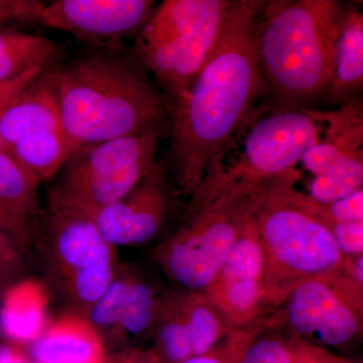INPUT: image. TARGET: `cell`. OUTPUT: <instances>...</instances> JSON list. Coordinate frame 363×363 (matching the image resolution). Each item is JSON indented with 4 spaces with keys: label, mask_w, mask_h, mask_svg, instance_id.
<instances>
[{
    "label": "cell",
    "mask_w": 363,
    "mask_h": 363,
    "mask_svg": "<svg viewBox=\"0 0 363 363\" xmlns=\"http://www.w3.org/2000/svg\"><path fill=\"white\" fill-rule=\"evenodd\" d=\"M260 0H233L213 52L171 105L166 157L174 184L191 198L264 93L257 54Z\"/></svg>",
    "instance_id": "1"
},
{
    "label": "cell",
    "mask_w": 363,
    "mask_h": 363,
    "mask_svg": "<svg viewBox=\"0 0 363 363\" xmlns=\"http://www.w3.org/2000/svg\"><path fill=\"white\" fill-rule=\"evenodd\" d=\"M62 128L76 147L124 136L169 135V104L123 43L86 45L52 71Z\"/></svg>",
    "instance_id": "2"
},
{
    "label": "cell",
    "mask_w": 363,
    "mask_h": 363,
    "mask_svg": "<svg viewBox=\"0 0 363 363\" xmlns=\"http://www.w3.org/2000/svg\"><path fill=\"white\" fill-rule=\"evenodd\" d=\"M342 2L262 1L257 54L272 109L303 108L326 96L335 73Z\"/></svg>",
    "instance_id": "3"
},
{
    "label": "cell",
    "mask_w": 363,
    "mask_h": 363,
    "mask_svg": "<svg viewBox=\"0 0 363 363\" xmlns=\"http://www.w3.org/2000/svg\"><path fill=\"white\" fill-rule=\"evenodd\" d=\"M267 185L230 178L223 162L212 167L178 225L155 248L152 257L160 269L180 288L202 292L257 217Z\"/></svg>",
    "instance_id": "4"
},
{
    "label": "cell",
    "mask_w": 363,
    "mask_h": 363,
    "mask_svg": "<svg viewBox=\"0 0 363 363\" xmlns=\"http://www.w3.org/2000/svg\"><path fill=\"white\" fill-rule=\"evenodd\" d=\"M296 169L267 182L257 215L264 259L266 308H278L294 291L314 281H331L343 271L339 250L320 204L295 187Z\"/></svg>",
    "instance_id": "5"
},
{
    "label": "cell",
    "mask_w": 363,
    "mask_h": 363,
    "mask_svg": "<svg viewBox=\"0 0 363 363\" xmlns=\"http://www.w3.org/2000/svg\"><path fill=\"white\" fill-rule=\"evenodd\" d=\"M233 0H164L130 50L169 104L191 87L213 52Z\"/></svg>",
    "instance_id": "6"
},
{
    "label": "cell",
    "mask_w": 363,
    "mask_h": 363,
    "mask_svg": "<svg viewBox=\"0 0 363 363\" xmlns=\"http://www.w3.org/2000/svg\"><path fill=\"white\" fill-rule=\"evenodd\" d=\"M30 252L69 312L88 313L116 278L121 262L117 248L107 242L91 219L44 207L32 238Z\"/></svg>",
    "instance_id": "7"
},
{
    "label": "cell",
    "mask_w": 363,
    "mask_h": 363,
    "mask_svg": "<svg viewBox=\"0 0 363 363\" xmlns=\"http://www.w3.org/2000/svg\"><path fill=\"white\" fill-rule=\"evenodd\" d=\"M162 140L131 135L79 147L49 182L45 208L89 217L121 199L152 168Z\"/></svg>",
    "instance_id": "8"
},
{
    "label": "cell",
    "mask_w": 363,
    "mask_h": 363,
    "mask_svg": "<svg viewBox=\"0 0 363 363\" xmlns=\"http://www.w3.org/2000/svg\"><path fill=\"white\" fill-rule=\"evenodd\" d=\"M240 159L227 176L266 183L295 169L306 152L321 140L323 123L318 111L303 107L272 109L252 121Z\"/></svg>",
    "instance_id": "9"
},
{
    "label": "cell",
    "mask_w": 363,
    "mask_h": 363,
    "mask_svg": "<svg viewBox=\"0 0 363 363\" xmlns=\"http://www.w3.org/2000/svg\"><path fill=\"white\" fill-rule=\"evenodd\" d=\"M286 302L293 336L310 345L343 346L362 330V286L343 271L333 281L298 286Z\"/></svg>",
    "instance_id": "10"
},
{
    "label": "cell",
    "mask_w": 363,
    "mask_h": 363,
    "mask_svg": "<svg viewBox=\"0 0 363 363\" xmlns=\"http://www.w3.org/2000/svg\"><path fill=\"white\" fill-rule=\"evenodd\" d=\"M230 329L204 294L166 291L155 308L152 348L160 363H183L212 350Z\"/></svg>",
    "instance_id": "11"
},
{
    "label": "cell",
    "mask_w": 363,
    "mask_h": 363,
    "mask_svg": "<svg viewBox=\"0 0 363 363\" xmlns=\"http://www.w3.org/2000/svg\"><path fill=\"white\" fill-rule=\"evenodd\" d=\"M173 185L168 162L162 157L128 194L87 218L114 247L145 245L155 240L171 218L176 205Z\"/></svg>",
    "instance_id": "12"
},
{
    "label": "cell",
    "mask_w": 363,
    "mask_h": 363,
    "mask_svg": "<svg viewBox=\"0 0 363 363\" xmlns=\"http://www.w3.org/2000/svg\"><path fill=\"white\" fill-rule=\"evenodd\" d=\"M264 259L257 217L202 291L230 328H247L262 321Z\"/></svg>",
    "instance_id": "13"
},
{
    "label": "cell",
    "mask_w": 363,
    "mask_h": 363,
    "mask_svg": "<svg viewBox=\"0 0 363 363\" xmlns=\"http://www.w3.org/2000/svg\"><path fill=\"white\" fill-rule=\"evenodd\" d=\"M157 6L154 0H56L45 4L39 23L85 45L117 44L135 38Z\"/></svg>",
    "instance_id": "14"
},
{
    "label": "cell",
    "mask_w": 363,
    "mask_h": 363,
    "mask_svg": "<svg viewBox=\"0 0 363 363\" xmlns=\"http://www.w3.org/2000/svg\"><path fill=\"white\" fill-rule=\"evenodd\" d=\"M162 292L133 267L121 264L106 292L88 313V321L107 343L124 344L150 338L157 301Z\"/></svg>",
    "instance_id": "15"
},
{
    "label": "cell",
    "mask_w": 363,
    "mask_h": 363,
    "mask_svg": "<svg viewBox=\"0 0 363 363\" xmlns=\"http://www.w3.org/2000/svg\"><path fill=\"white\" fill-rule=\"evenodd\" d=\"M40 183L6 150H0V230L30 250V242L44 208Z\"/></svg>",
    "instance_id": "16"
},
{
    "label": "cell",
    "mask_w": 363,
    "mask_h": 363,
    "mask_svg": "<svg viewBox=\"0 0 363 363\" xmlns=\"http://www.w3.org/2000/svg\"><path fill=\"white\" fill-rule=\"evenodd\" d=\"M107 350L87 318L67 312L30 345L32 363H102Z\"/></svg>",
    "instance_id": "17"
},
{
    "label": "cell",
    "mask_w": 363,
    "mask_h": 363,
    "mask_svg": "<svg viewBox=\"0 0 363 363\" xmlns=\"http://www.w3.org/2000/svg\"><path fill=\"white\" fill-rule=\"evenodd\" d=\"M52 71L40 74L0 114V138L9 152L30 133L63 130Z\"/></svg>",
    "instance_id": "18"
},
{
    "label": "cell",
    "mask_w": 363,
    "mask_h": 363,
    "mask_svg": "<svg viewBox=\"0 0 363 363\" xmlns=\"http://www.w3.org/2000/svg\"><path fill=\"white\" fill-rule=\"evenodd\" d=\"M50 298L44 281L33 278L21 281L6 294L1 301V326L9 342L26 348L40 338L52 321Z\"/></svg>",
    "instance_id": "19"
},
{
    "label": "cell",
    "mask_w": 363,
    "mask_h": 363,
    "mask_svg": "<svg viewBox=\"0 0 363 363\" xmlns=\"http://www.w3.org/2000/svg\"><path fill=\"white\" fill-rule=\"evenodd\" d=\"M68 58L65 44L16 28H0V81L30 71L50 72Z\"/></svg>",
    "instance_id": "20"
},
{
    "label": "cell",
    "mask_w": 363,
    "mask_h": 363,
    "mask_svg": "<svg viewBox=\"0 0 363 363\" xmlns=\"http://www.w3.org/2000/svg\"><path fill=\"white\" fill-rule=\"evenodd\" d=\"M363 85V13L357 6L343 7L336 49L335 73L326 97L343 104L357 98Z\"/></svg>",
    "instance_id": "21"
},
{
    "label": "cell",
    "mask_w": 363,
    "mask_h": 363,
    "mask_svg": "<svg viewBox=\"0 0 363 363\" xmlns=\"http://www.w3.org/2000/svg\"><path fill=\"white\" fill-rule=\"evenodd\" d=\"M76 150L64 130H48L23 136L9 154L42 184L49 183Z\"/></svg>",
    "instance_id": "22"
},
{
    "label": "cell",
    "mask_w": 363,
    "mask_h": 363,
    "mask_svg": "<svg viewBox=\"0 0 363 363\" xmlns=\"http://www.w3.org/2000/svg\"><path fill=\"white\" fill-rule=\"evenodd\" d=\"M363 156L351 157L330 171L315 177L310 184V195L318 204L329 205L362 189Z\"/></svg>",
    "instance_id": "23"
},
{
    "label": "cell",
    "mask_w": 363,
    "mask_h": 363,
    "mask_svg": "<svg viewBox=\"0 0 363 363\" xmlns=\"http://www.w3.org/2000/svg\"><path fill=\"white\" fill-rule=\"evenodd\" d=\"M274 319L262 321L247 328H231L225 337L216 344L212 350L190 358L183 363H240L248 346L262 331L274 326Z\"/></svg>",
    "instance_id": "24"
},
{
    "label": "cell",
    "mask_w": 363,
    "mask_h": 363,
    "mask_svg": "<svg viewBox=\"0 0 363 363\" xmlns=\"http://www.w3.org/2000/svg\"><path fill=\"white\" fill-rule=\"evenodd\" d=\"M30 255L20 241L0 230V302L11 289L30 278Z\"/></svg>",
    "instance_id": "25"
},
{
    "label": "cell",
    "mask_w": 363,
    "mask_h": 363,
    "mask_svg": "<svg viewBox=\"0 0 363 363\" xmlns=\"http://www.w3.org/2000/svg\"><path fill=\"white\" fill-rule=\"evenodd\" d=\"M298 338L277 334L264 335V331L248 346L240 363H296Z\"/></svg>",
    "instance_id": "26"
},
{
    "label": "cell",
    "mask_w": 363,
    "mask_h": 363,
    "mask_svg": "<svg viewBox=\"0 0 363 363\" xmlns=\"http://www.w3.org/2000/svg\"><path fill=\"white\" fill-rule=\"evenodd\" d=\"M320 209L329 227L333 223L363 221V190L329 205L320 204Z\"/></svg>",
    "instance_id": "27"
},
{
    "label": "cell",
    "mask_w": 363,
    "mask_h": 363,
    "mask_svg": "<svg viewBox=\"0 0 363 363\" xmlns=\"http://www.w3.org/2000/svg\"><path fill=\"white\" fill-rule=\"evenodd\" d=\"M39 0H0V28L13 21H37L45 6Z\"/></svg>",
    "instance_id": "28"
},
{
    "label": "cell",
    "mask_w": 363,
    "mask_h": 363,
    "mask_svg": "<svg viewBox=\"0 0 363 363\" xmlns=\"http://www.w3.org/2000/svg\"><path fill=\"white\" fill-rule=\"evenodd\" d=\"M332 235L344 257H357L363 252V221L333 223Z\"/></svg>",
    "instance_id": "29"
},
{
    "label": "cell",
    "mask_w": 363,
    "mask_h": 363,
    "mask_svg": "<svg viewBox=\"0 0 363 363\" xmlns=\"http://www.w3.org/2000/svg\"><path fill=\"white\" fill-rule=\"evenodd\" d=\"M43 73L45 72L30 71L21 77L13 79V80L0 81V114L33 80H35Z\"/></svg>",
    "instance_id": "30"
},
{
    "label": "cell",
    "mask_w": 363,
    "mask_h": 363,
    "mask_svg": "<svg viewBox=\"0 0 363 363\" xmlns=\"http://www.w3.org/2000/svg\"><path fill=\"white\" fill-rule=\"evenodd\" d=\"M102 363H160V360L152 347L135 346L107 353Z\"/></svg>",
    "instance_id": "31"
},
{
    "label": "cell",
    "mask_w": 363,
    "mask_h": 363,
    "mask_svg": "<svg viewBox=\"0 0 363 363\" xmlns=\"http://www.w3.org/2000/svg\"><path fill=\"white\" fill-rule=\"evenodd\" d=\"M341 358L327 352L323 347L310 345L298 339L296 363H340Z\"/></svg>",
    "instance_id": "32"
},
{
    "label": "cell",
    "mask_w": 363,
    "mask_h": 363,
    "mask_svg": "<svg viewBox=\"0 0 363 363\" xmlns=\"http://www.w3.org/2000/svg\"><path fill=\"white\" fill-rule=\"evenodd\" d=\"M0 363H32V360L23 346L0 343Z\"/></svg>",
    "instance_id": "33"
},
{
    "label": "cell",
    "mask_w": 363,
    "mask_h": 363,
    "mask_svg": "<svg viewBox=\"0 0 363 363\" xmlns=\"http://www.w3.org/2000/svg\"><path fill=\"white\" fill-rule=\"evenodd\" d=\"M0 150H6V152H9V149H7L6 143H4L1 138H0Z\"/></svg>",
    "instance_id": "34"
},
{
    "label": "cell",
    "mask_w": 363,
    "mask_h": 363,
    "mask_svg": "<svg viewBox=\"0 0 363 363\" xmlns=\"http://www.w3.org/2000/svg\"><path fill=\"white\" fill-rule=\"evenodd\" d=\"M340 363H359V362H347V360H344L341 358Z\"/></svg>",
    "instance_id": "35"
}]
</instances>
